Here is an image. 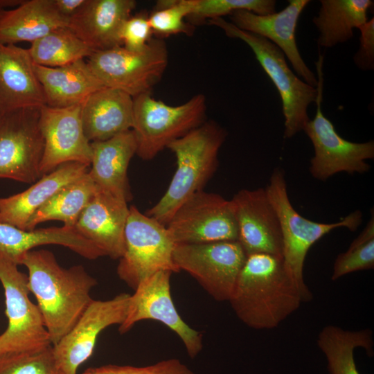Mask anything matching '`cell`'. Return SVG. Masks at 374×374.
<instances>
[{
    "mask_svg": "<svg viewBox=\"0 0 374 374\" xmlns=\"http://www.w3.org/2000/svg\"><path fill=\"white\" fill-rule=\"evenodd\" d=\"M229 301L246 326L267 330L276 328L307 301L283 258L255 253L247 256Z\"/></svg>",
    "mask_w": 374,
    "mask_h": 374,
    "instance_id": "cell-1",
    "label": "cell"
},
{
    "mask_svg": "<svg viewBox=\"0 0 374 374\" xmlns=\"http://www.w3.org/2000/svg\"><path fill=\"white\" fill-rule=\"evenodd\" d=\"M21 265L28 271V286L37 301L51 344L55 345L78 321L93 299L97 280L82 265L61 267L54 254L31 250Z\"/></svg>",
    "mask_w": 374,
    "mask_h": 374,
    "instance_id": "cell-2",
    "label": "cell"
},
{
    "mask_svg": "<svg viewBox=\"0 0 374 374\" xmlns=\"http://www.w3.org/2000/svg\"><path fill=\"white\" fill-rule=\"evenodd\" d=\"M226 135L215 121H205L170 143L167 148L175 157L176 170L164 195L145 214L166 226L185 201L203 190L217 169Z\"/></svg>",
    "mask_w": 374,
    "mask_h": 374,
    "instance_id": "cell-3",
    "label": "cell"
},
{
    "mask_svg": "<svg viewBox=\"0 0 374 374\" xmlns=\"http://www.w3.org/2000/svg\"><path fill=\"white\" fill-rule=\"evenodd\" d=\"M265 188L279 218L284 265L308 301L312 299V294L303 279L308 251L316 242L335 229L345 227L351 231L357 230L362 223V214L357 210L333 223L314 222L303 217L290 202L284 171L280 168L274 170Z\"/></svg>",
    "mask_w": 374,
    "mask_h": 374,
    "instance_id": "cell-4",
    "label": "cell"
},
{
    "mask_svg": "<svg viewBox=\"0 0 374 374\" xmlns=\"http://www.w3.org/2000/svg\"><path fill=\"white\" fill-rule=\"evenodd\" d=\"M208 24L221 28L227 37L243 41L253 51L280 94L285 138H291L303 130L310 120L308 108L317 98V87H312L299 78L288 66L283 52L267 39L241 30L223 18L210 19Z\"/></svg>",
    "mask_w": 374,
    "mask_h": 374,
    "instance_id": "cell-5",
    "label": "cell"
},
{
    "mask_svg": "<svg viewBox=\"0 0 374 374\" xmlns=\"http://www.w3.org/2000/svg\"><path fill=\"white\" fill-rule=\"evenodd\" d=\"M132 130L136 153L141 159H154L172 141L204 122L206 110L204 94H197L184 103L172 106L154 98L150 92L133 98Z\"/></svg>",
    "mask_w": 374,
    "mask_h": 374,
    "instance_id": "cell-6",
    "label": "cell"
},
{
    "mask_svg": "<svg viewBox=\"0 0 374 374\" xmlns=\"http://www.w3.org/2000/svg\"><path fill=\"white\" fill-rule=\"evenodd\" d=\"M175 246L165 225L130 206L125 229V251L117 266L119 278L135 290L141 282L157 271H179L173 260Z\"/></svg>",
    "mask_w": 374,
    "mask_h": 374,
    "instance_id": "cell-7",
    "label": "cell"
},
{
    "mask_svg": "<svg viewBox=\"0 0 374 374\" xmlns=\"http://www.w3.org/2000/svg\"><path fill=\"white\" fill-rule=\"evenodd\" d=\"M165 42L152 39L141 51L123 46L93 52L87 63L105 87L121 90L132 98L150 92L168 65Z\"/></svg>",
    "mask_w": 374,
    "mask_h": 374,
    "instance_id": "cell-8",
    "label": "cell"
},
{
    "mask_svg": "<svg viewBox=\"0 0 374 374\" xmlns=\"http://www.w3.org/2000/svg\"><path fill=\"white\" fill-rule=\"evenodd\" d=\"M318 96L314 117L303 128L310 139L314 154L310 160V172L320 181L345 172L348 174L364 173L371 166L366 162L374 158V142L355 143L346 140L336 131L334 125L326 118L321 109L323 99V57L316 62Z\"/></svg>",
    "mask_w": 374,
    "mask_h": 374,
    "instance_id": "cell-9",
    "label": "cell"
},
{
    "mask_svg": "<svg viewBox=\"0 0 374 374\" xmlns=\"http://www.w3.org/2000/svg\"><path fill=\"white\" fill-rule=\"evenodd\" d=\"M17 265L0 256L8 327L0 335V355L28 352L52 346L37 305L29 299L28 276Z\"/></svg>",
    "mask_w": 374,
    "mask_h": 374,
    "instance_id": "cell-10",
    "label": "cell"
},
{
    "mask_svg": "<svg viewBox=\"0 0 374 374\" xmlns=\"http://www.w3.org/2000/svg\"><path fill=\"white\" fill-rule=\"evenodd\" d=\"M247 255L238 241L175 244L173 260L215 300L229 301Z\"/></svg>",
    "mask_w": 374,
    "mask_h": 374,
    "instance_id": "cell-11",
    "label": "cell"
},
{
    "mask_svg": "<svg viewBox=\"0 0 374 374\" xmlns=\"http://www.w3.org/2000/svg\"><path fill=\"white\" fill-rule=\"evenodd\" d=\"M166 226L175 244L238 240V229L231 200L204 190L185 201Z\"/></svg>",
    "mask_w": 374,
    "mask_h": 374,
    "instance_id": "cell-12",
    "label": "cell"
},
{
    "mask_svg": "<svg viewBox=\"0 0 374 374\" xmlns=\"http://www.w3.org/2000/svg\"><path fill=\"white\" fill-rule=\"evenodd\" d=\"M39 119V108L3 114L0 123V179L30 184L42 177L44 139Z\"/></svg>",
    "mask_w": 374,
    "mask_h": 374,
    "instance_id": "cell-13",
    "label": "cell"
},
{
    "mask_svg": "<svg viewBox=\"0 0 374 374\" xmlns=\"http://www.w3.org/2000/svg\"><path fill=\"white\" fill-rule=\"evenodd\" d=\"M172 273L159 271L141 282L130 295L127 316L118 331L125 333L143 320L159 321L177 335L193 359L203 348L202 335L181 319L175 306L170 292Z\"/></svg>",
    "mask_w": 374,
    "mask_h": 374,
    "instance_id": "cell-14",
    "label": "cell"
},
{
    "mask_svg": "<svg viewBox=\"0 0 374 374\" xmlns=\"http://www.w3.org/2000/svg\"><path fill=\"white\" fill-rule=\"evenodd\" d=\"M130 294L121 293L106 300H92L73 327L53 346L59 374H77L92 355L99 334L126 318Z\"/></svg>",
    "mask_w": 374,
    "mask_h": 374,
    "instance_id": "cell-15",
    "label": "cell"
},
{
    "mask_svg": "<svg viewBox=\"0 0 374 374\" xmlns=\"http://www.w3.org/2000/svg\"><path fill=\"white\" fill-rule=\"evenodd\" d=\"M82 104L62 108L45 105L39 108V123L44 139L39 166L42 177L67 162L90 166L92 152L82 127Z\"/></svg>",
    "mask_w": 374,
    "mask_h": 374,
    "instance_id": "cell-16",
    "label": "cell"
},
{
    "mask_svg": "<svg viewBox=\"0 0 374 374\" xmlns=\"http://www.w3.org/2000/svg\"><path fill=\"white\" fill-rule=\"evenodd\" d=\"M231 202L238 229V241L247 256L266 253L283 258L280 224L265 188L242 189Z\"/></svg>",
    "mask_w": 374,
    "mask_h": 374,
    "instance_id": "cell-17",
    "label": "cell"
},
{
    "mask_svg": "<svg viewBox=\"0 0 374 374\" xmlns=\"http://www.w3.org/2000/svg\"><path fill=\"white\" fill-rule=\"evenodd\" d=\"M310 0H289L282 10L269 15H257L240 10L229 15L238 28L262 36L277 46L291 63L296 75L307 84L316 87L317 77L303 60L296 41L299 17Z\"/></svg>",
    "mask_w": 374,
    "mask_h": 374,
    "instance_id": "cell-18",
    "label": "cell"
},
{
    "mask_svg": "<svg viewBox=\"0 0 374 374\" xmlns=\"http://www.w3.org/2000/svg\"><path fill=\"white\" fill-rule=\"evenodd\" d=\"M127 202L98 190L81 213L74 229L104 255L120 259L125 251Z\"/></svg>",
    "mask_w": 374,
    "mask_h": 374,
    "instance_id": "cell-19",
    "label": "cell"
},
{
    "mask_svg": "<svg viewBox=\"0 0 374 374\" xmlns=\"http://www.w3.org/2000/svg\"><path fill=\"white\" fill-rule=\"evenodd\" d=\"M45 105L28 48L0 42V112L5 114Z\"/></svg>",
    "mask_w": 374,
    "mask_h": 374,
    "instance_id": "cell-20",
    "label": "cell"
},
{
    "mask_svg": "<svg viewBox=\"0 0 374 374\" xmlns=\"http://www.w3.org/2000/svg\"><path fill=\"white\" fill-rule=\"evenodd\" d=\"M136 5L134 0H88L69 19L68 28L93 52L122 46L123 24Z\"/></svg>",
    "mask_w": 374,
    "mask_h": 374,
    "instance_id": "cell-21",
    "label": "cell"
},
{
    "mask_svg": "<svg viewBox=\"0 0 374 374\" xmlns=\"http://www.w3.org/2000/svg\"><path fill=\"white\" fill-rule=\"evenodd\" d=\"M91 161L88 175L98 189L116 197L130 201L132 195L127 179L129 163L136 153L132 130L105 141L91 143Z\"/></svg>",
    "mask_w": 374,
    "mask_h": 374,
    "instance_id": "cell-22",
    "label": "cell"
},
{
    "mask_svg": "<svg viewBox=\"0 0 374 374\" xmlns=\"http://www.w3.org/2000/svg\"><path fill=\"white\" fill-rule=\"evenodd\" d=\"M133 107V98L117 89L104 87L91 94L81 109L82 127L88 141H105L132 130Z\"/></svg>",
    "mask_w": 374,
    "mask_h": 374,
    "instance_id": "cell-23",
    "label": "cell"
},
{
    "mask_svg": "<svg viewBox=\"0 0 374 374\" xmlns=\"http://www.w3.org/2000/svg\"><path fill=\"white\" fill-rule=\"evenodd\" d=\"M44 244L67 247L89 260L104 256L93 244L83 238L74 228L62 226L26 231L0 222L1 257L19 265L26 253Z\"/></svg>",
    "mask_w": 374,
    "mask_h": 374,
    "instance_id": "cell-24",
    "label": "cell"
},
{
    "mask_svg": "<svg viewBox=\"0 0 374 374\" xmlns=\"http://www.w3.org/2000/svg\"><path fill=\"white\" fill-rule=\"evenodd\" d=\"M89 167L79 162L61 164L26 190L0 197V222L26 230L37 209L61 188L87 174Z\"/></svg>",
    "mask_w": 374,
    "mask_h": 374,
    "instance_id": "cell-25",
    "label": "cell"
},
{
    "mask_svg": "<svg viewBox=\"0 0 374 374\" xmlns=\"http://www.w3.org/2000/svg\"><path fill=\"white\" fill-rule=\"evenodd\" d=\"M46 105L67 107L82 103L91 94L105 87L84 59L71 64L48 67L34 64Z\"/></svg>",
    "mask_w": 374,
    "mask_h": 374,
    "instance_id": "cell-26",
    "label": "cell"
},
{
    "mask_svg": "<svg viewBox=\"0 0 374 374\" xmlns=\"http://www.w3.org/2000/svg\"><path fill=\"white\" fill-rule=\"evenodd\" d=\"M68 24L69 19L57 12L53 0H25L15 8H0V42L32 43Z\"/></svg>",
    "mask_w": 374,
    "mask_h": 374,
    "instance_id": "cell-27",
    "label": "cell"
},
{
    "mask_svg": "<svg viewBox=\"0 0 374 374\" xmlns=\"http://www.w3.org/2000/svg\"><path fill=\"white\" fill-rule=\"evenodd\" d=\"M318 15L313 22L319 30L317 44L331 48L344 43L368 19L367 12L373 5L371 0H321Z\"/></svg>",
    "mask_w": 374,
    "mask_h": 374,
    "instance_id": "cell-28",
    "label": "cell"
},
{
    "mask_svg": "<svg viewBox=\"0 0 374 374\" xmlns=\"http://www.w3.org/2000/svg\"><path fill=\"white\" fill-rule=\"evenodd\" d=\"M98 190L87 172L61 188L37 209L29 219L26 231L34 230L37 224L50 220L61 221L64 226L74 228Z\"/></svg>",
    "mask_w": 374,
    "mask_h": 374,
    "instance_id": "cell-29",
    "label": "cell"
},
{
    "mask_svg": "<svg viewBox=\"0 0 374 374\" xmlns=\"http://www.w3.org/2000/svg\"><path fill=\"white\" fill-rule=\"evenodd\" d=\"M317 345L328 362L330 374H359L357 369L354 350L363 348L373 355V332L370 329L347 330L328 325L319 332Z\"/></svg>",
    "mask_w": 374,
    "mask_h": 374,
    "instance_id": "cell-30",
    "label": "cell"
},
{
    "mask_svg": "<svg viewBox=\"0 0 374 374\" xmlns=\"http://www.w3.org/2000/svg\"><path fill=\"white\" fill-rule=\"evenodd\" d=\"M35 64L64 66L89 57L93 51L68 27L57 28L33 42L28 48Z\"/></svg>",
    "mask_w": 374,
    "mask_h": 374,
    "instance_id": "cell-31",
    "label": "cell"
},
{
    "mask_svg": "<svg viewBox=\"0 0 374 374\" xmlns=\"http://www.w3.org/2000/svg\"><path fill=\"white\" fill-rule=\"evenodd\" d=\"M360 234L351 242L348 249L339 253L335 259L332 280L357 271L373 269L374 267V213Z\"/></svg>",
    "mask_w": 374,
    "mask_h": 374,
    "instance_id": "cell-32",
    "label": "cell"
},
{
    "mask_svg": "<svg viewBox=\"0 0 374 374\" xmlns=\"http://www.w3.org/2000/svg\"><path fill=\"white\" fill-rule=\"evenodd\" d=\"M275 0H193L188 19L198 24L206 19L222 18L233 12L244 10L257 15H269L276 12Z\"/></svg>",
    "mask_w": 374,
    "mask_h": 374,
    "instance_id": "cell-33",
    "label": "cell"
},
{
    "mask_svg": "<svg viewBox=\"0 0 374 374\" xmlns=\"http://www.w3.org/2000/svg\"><path fill=\"white\" fill-rule=\"evenodd\" d=\"M193 0L159 1L148 16L153 34L168 36L176 34L190 35L193 26L185 21L190 13Z\"/></svg>",
    "mask_w": 374,
    "mask_h": 374,
    "instance_id": "cell-34",
    "label": "cell"
},
{
    "mask_svg": "<svg viewBox=\"0 0 374 374\" xmlns=\"http://www.w3.org/2000/svg\"><path fill=\"white\" fill-rule=\"evenodd\" d=\"M0 374H59L53 355V346L0 355Z\"/></svg>",
    "mask_w": 374,
    "mask_h": 374,
    "instance_id": "cell-35",
    "label": "cell"
},
{
    "mask_svg": "<svg viewBox=\"0 0 374 374\" xmlns=\"http://www.w3.org/2000/svg\"><path fill=\"white\" fill-rule=\"evenodd\" d=\"M81 374H195L179 359L172 358L145 366L105 364L90 367Z\"/></svg>",
    "mask_w": 374,
    "mask_h": 374,
    "instance_id": "cell-36",
    "label": "cell"
},
{
    "mask_svg": "<svg viewBox=\"0 0 374 374\" xmlns=\"http://www.w3.org/2000/svg\"><path fill=\"white\" fill-rule=\"evenodd\" d=\"M152 34L148 16L143 13L130 16L121 30L122 46L131 51H141L152 39Z\"/></svg>",
    "mask_w": 374,
    "mask_h": 374,
    "instance_id": "cell-37",
    "label": "cell"
},
{
    "mask_svg": "<svg viewBox=\"0 0 374 374\" xmlns=\"http://www.w3.org/2000/svg\"><path fill=\"white\" fill-rule=\"evenodd\" d=\"M359 47L353 60L357 66L364 71L374 69V18L368 20L359 28Z\"/></svg>",
    "mask_w": 374,
    "mask_h": 374,
    "instance_id": "cell-38",
    "label": "cell"
},
{
    "mask_svg": "<svg viewBox=\"0 0 374 374\" xmlns=\"http://www.w3.org/2000/svg\"><path fill=\"white\" fill-rule=\"evenodd\" d=\"M87 1L88 0H53L57 12L68 19L76 15Z\"/></svg>",
    "mask_w": 374,
    "mask_h": 374,
    "instance_id": "cell-39",
    "label": "cell"
},
{
    "mask_svg": "<svg viewBox=\"0 0 374 374\" xmlns=\"http://www.w3.org/2000/svg\"><path fill=\"white\" fill-rule=\"evenodd\" d=\"M3 116V114L0 112V123H1V121L2 119Z\"/></svg>",
    "mask_w": 374,
    "mask_h": 374,
    "instance_id": "cell-40",
    "label": "cell"
}]
</instances>
